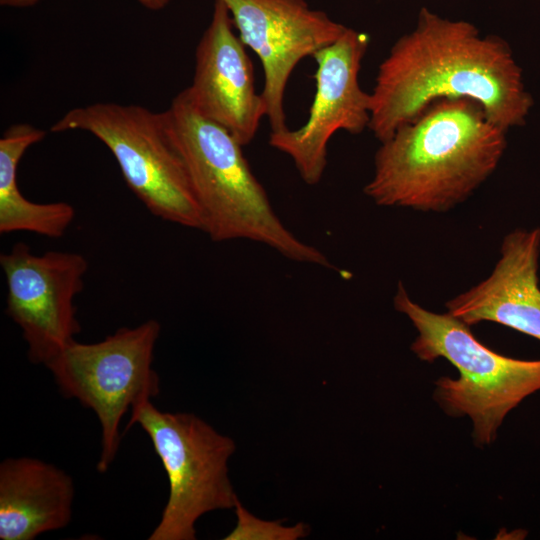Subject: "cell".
Masks as SVG:
<instances>
[{
	"mask_svg": "<svg viewBox=\"0 0 540 540\" xmlns=\"http://www.w3.org/2000/svg\"><path fill=\"white\" fill-rule=\"evenodd\" d=\"M442 98L479 102L506 131L525 122L533 103L503 39L422 8L416 27L392 45L379 65L368 128L384 142Z\"/></svg>",
	"mask_w": 540,
	"mask_h": 540,
	"instance_id": "cell-1",
	"label": "cell"
},
{
	"mask_svg": "<svg viewBox=\"0 0 540 540\" xmlns=\"http://www.w3.org/2000/svg\"><path fill=\"white\" fill-rule=\"evenodd\" d=\"M506 132L473 99H438L381 142L364 193L379 206L445 212L495 172Z\"/></svg>",
	"mask_w": 540,
	"mask_h": 540,
	"instance_id": "cell-2",
	"label": "cell"
},
{
	"mask_svg": "<svg viewBox=\"0 0 540 540\" xmlns=\"http://www.w3.org/2000/svg\"><path fill=\"white\" fill-rule=\"evenodd\" d=\"M164 114L199 204L203 231L213 241H255L290 260L332 267L323 252L284 225L252 172L243 145L202 115L187 89L173 98Z\"/></svg>",
	"mask_w": 540,
	"mask_h": 540,
	"instance_id": "cell-3",
	"label": "cell"
},
{
	"mask_svg": "<svg viewBox=\"0 0 540 540\" xmlns=\"http://www.w3.org/2000/svg\"><path fill=\"white\" fill-rule=\"evenodd\" d=\"M393 303L418 331L411 345L414 354L427 362L445 358L459 371L457 379L436 381L435 400L448 415L471 419L478 446L492 443L506 415L540 390V360L496 353L475 338L469 325L414 302L401 282Z\"/></svg>",
	"mask_w": 540,
	"mask_h": 540,
	"instance_id": "cell-4",
	"label": "cell"
},
{
	"mask_svg": "<svg viewBox=\"0 0 540 540\" xmlns=\"http://www.w3.org/2000/svg\"><path fill=\"white\" fill-rule=\"evenodd\" d=\"M83 130L111 151L130 190L150 213L186 228L204 222L164 112L138 105L95 103L68 111L52 132Z\"/></svg>",
	"mask_w": 540,
	"mask_h": 540,
	"instance_id": "cell-5",
	"label": "cell"
},
{
	"mask_svg": "<svg viewBox=\"0 0 540 540\" xmlns=\"http://www.w3.org/2000/svg\"><path fill=\"white\" fill-rule=\"evenodd\" d=\"M148 435L169 481V495L149 540H194L204 514L234 508L238 500L228 476L234 441L191 413H170L145 400L131 409L127 429Z\"/></svg>",
	"mask_w": 540,
	"mask_h": 540,
	"instance_id": "cell-6",
	"label": "cell"
},
{
	"mask_svg": "<svg viewBox=\"0 0 540 540\" xmlns=\"http://www.w3.org/2000/svg\"><path fill=\"white\" fill-rule=\"evenodd\" d=\"M160 329L158 321L150 319L135 327H121L99 342L74 340L46 366L64 397L78 400L97 416L100 473L108 470L117 455L124 414L159 394V376L152 362Z\"/></svg>",
	"mask_w": 540,
	"mask_h": 540,
	"instance_id": "cell-7",
	"label": "cell"
},
{
	"mask_svg": "<svg viewBox=\"0 0 540 540\" xmlns=\"http://www.w3.org/2000/svg\"><path fill=\"white\" fill-rule=\"evenodd\" d=\"M0 265L6 314L22 331L29 361L47 366L81 331L74 299L84 288L88 262L75 252L37 255L17 242L0 255Z\"/></svg>",
	"mask_w": 540,
	"mask_h": 540,
	"instance_id": "cell-8",
	"label": "cell"
},
{
	"mask_svg": "<svg viewBox=\"0 0 540 540\" xmlns=\"http://www.w3.org/2000/svg\"><path fill=\"white\" fill-rule=\"evenodd\" d=\"M369 36L352 28L312 57L315 94L307 121L298 129L271 132L269 145L293 161L308 185L320 182L327 166L331 137L344 130L359 134L369 127L370 93L359 84Z\"/></svg>",
	"mask_w": 540,
	"mask_h": 540,
	"instance_id": "cell-9",
	"label": "cell"
},
{
	"mask_svg": "<svg viewBox=\"0 0 540 540\" xmlns=\"http://www.w3.org/2000/svg\"><path fill=\"white\" fill-rule=\"evenodd\" d=\"M243 44L259 58L264 71L261 95L271 132L288 128L284 97L297 64L335 42L347 27L306 0H221Z\"/></svg>",
	"mask_w": 540,
	"mask_h": 540,
	"instance_id": "cell-10",
	"label": "cell"
},
{
	"mask_svg": "<svg viewBox=\"0 0 540 540\" xmlns=\"http://www.w3.org/2000/svg\"><path fill=\"white\" fill-rule=\"evenodd\" d=\"M234 28L227 6L215 0L210 24L196 48L193 81L186 89L202 115L245 146L255 138L266 106L256 91L246 46Z\"/></svg>",
	"mask_w": 540,
	"mask_h": 540,
	"instance_id": "cell-11",
	"label": "cell"
},
{
	"mask_svg": "<svg viewBox=\"0 0 540 540\" xmlns=\"http://www.w3.org/2000/svg\"><path fill=\"white\" fill-rule=\"evenodd\" d=\"M540 228L508 233L492 273L446 302L447 312L472 326L502 324L540 340Z\"/></svg>",
	"mask_w": 540,
	"mask_h": 540,
	"instance_id": "cell-12",
	"label": "cell"
},
{
	"mask_svg": "<svg viewBox=\"0 0 540 540\" xmlns=\"http://www.w3.org/2000/svg\"><path fill=\"white\" fill-rule=\"evenodd\" d=\"M75 487L57 466L33 457L0 464V539L33 540L65 528L72 518Z\"/></svg>",
	"mask_w": 540,
	"mask_h": 540,
	"instance_id": "cell-13",
	"label": "cell"
},
{
	"mask_svg": "<svg viewBox=\"0 0 540 540\" xmlns=\"http://www.w3.org/2000/svg\"><path fill=\"white\" fill-rule=\"evenodd\" d=\"M46 132L30 124H14L0 138V233L32 232L60 238L75 217L67 202L35 203L17 185V166L25 151L41 141Z\"/></svg>",
	"mask_w": 540,
	"mask_h": 540,
	"instance_id": "cell-14",
	"label": "cell"
},
{
	"mask_svg": "<svg viewBox=\"0 0 540 540\" xmlns=\"http://www.w3.org/2000/svg\"><path fill=\"white\" fill-rule=\"evenodd\" d=\"M234 508L237 523L224 540H297L309 534V527L302 522L284 526L281 521L260 519L249 512L239 499Z\"/></svg>",
	"mask_w": 540,
	"mask_h": 540,
	"instance_id": "cell-15",
	"label": "cell"
},
{
	"mask_svg": "<svg viewBox=\"0 0 540 540\" xmlns=\"http://www.w3.org/2000/svg\"><path fill=\"white\" fill-rule=\"evenodd\" d=\"M39 0H0L2 6L8 7H29ZM140 4L150 10H160L167 6L171 0H137Z\"/></svg>",
	"mask_w": 540,
	"mask_h": 540,
	"instance_id": "cell-16",
	"label": "cell"
}]
</instances>
